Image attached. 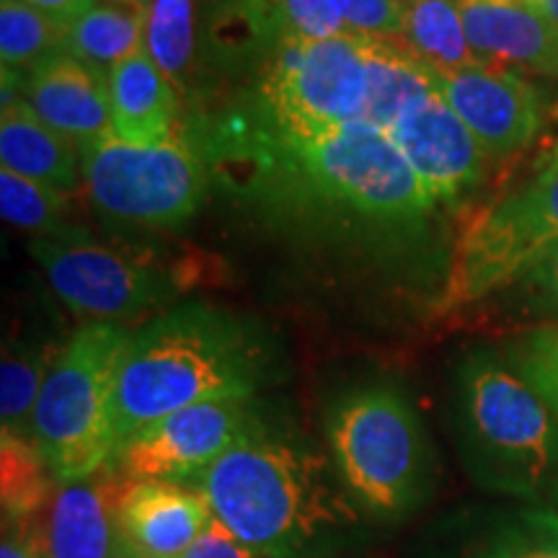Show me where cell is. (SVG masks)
<instances>
[{"instance_id":"1","label":"cell","mask_w":558,"mask_h":558,"mask_svg":"<svg viewBox=\"0 0 558 558\" xmlns=\"http://www.w3.org/2000/svg\"><path fill=\"white\" fill-rule=\"evenodd\" d=\"M194 140L213 179L295 235L383 254L409 251L424 241L437 209L388 132L369 122L300 137L235 101L202 122Z\"/></svg>"},{"instance_id":"2","label":"cell","mask_w":558,"mask_h":558,"mask_svg":"<svg viewBox=\"0 0 558 558\" xmlns=\"http://www.w3.org/2000/svg\"><path fill=\"white\" fill-rule=\"evenodd\" d=\"M190 486L264 558H320L360 525V509L329 460L267 427L235 442Z\"/></svg>"},{"instance_id":"3","label":"cell","mask_w":558,"mask_h":558,"mask_svg":"<svg viewBox=\"0 0 558 558\" xmlns=\"http://www.w3.org/2000/svg\"><path fill=\"white\" fill-rule=\"evenodd\" d=\"M271 352L254 326L190 303L132 333L117 393V450L158 418L194 403L254 399Z\"/></svg>"},{"instance_id":"4","label":"cell","mask_w":558,"mask_h":558,"mask_svg":"<svg viewBox=\"0 0 558 558\" xmlns=\"http://www.w3.org/2000/svg\"><path fill=\"white\" fill-rule=\"evenodd\" d=\"M132 333L128 326L86 324L47 375L34 445L60 484L94 476L117 456V393Z\"/></svg>"},{"instance_id":"5","label":"cell","mask_w":558,"mask_h":558,"mask_svg":"<svg viewBox=\"0 0 558 558\" xmlns=\"http://www.w3.org/2000/svg\"><path fill=\"white\" fill-rule=\"evenodd\" d=\"M458 414L469 463L486 486L533 494L558 469V418L546 401L492 354L458 369Z\"/></svg>"},{"instance_id":"6","label":"cell","mask_w":558,"mask_h":558,"mask_svg":"<svg viewBox=\"0 0 558 558\" xmlns=\"http://www.w3.org/2000/svg\"><path fill=\"white\" fill-rule=\"evenodd\" d=\"M341 484L360 505L401 514L422 499L427 437L416 411L396 388L373 386L341 396L326 418Z\"/></svg>"},{"instance_id":"7","label":"cell","mask_w":558,"mask_h":558,"mask_svg":"<svg viewBox=\"0 0 558 558\" xmlns=\"http://www.w3.org/2000/svg\"><path fill=\"white\" fill-rule=\"evenodd\" d=\"M558 248V166H546L520 190L478 207L460 226L439 313L478 303L518 284Z\"/></svg>"},{"instance_id":"8","label":"cell","mask_w":558,"mask_h":558,"mask_svg":"<svg viewBox=\"0 0 558 558\" xmlns=\"http://www.w3.org/2000/svg\"><path fill=\"white\" fill-rule=\"evenodd\" d=\"M367 94V37H288L262 62L259 78L239 104L271 128L316 137L365 122Z\"/></svg>"},{"instance_id":"9","label":"cell","mask_w":558,"mask_h":558,"mask_svg":"<svg viewBox=\"0 0 558 558\" xmlns=\"http://www.w3.org/2000/svg\"><path fill=\"white\" fill-rule=\"evenodd\" d=\"M83 181L104 218L148 230H177L205 205L207 158L194 135L130 145L114 135L81 145Z\"/></svg>"},{"instance_id":"10","label":"cell","mask_w":558,"mask_h":558,"mask_svg":"<svg viewBox=\"0 0 558 558\" xmlns=\"http://www.w3.org/2000/svg\"><path fill=\"white\" fill-rule=\"evenodd\" d=\"M29 251L62 303L88 324H132L184 290L153 256L101 246L86 230L70 239H34Z\"/></svg>"},{"instance_id":"11","label":"cell","mask_w":558,"mask_h":558,"mask_svg":"<svg viewBox=\"0 0 558 558\" xmlns=\"http://www.w3.org/2000/svg\"><path fill=\"white\" fill-rule=\"evenodd\" d=\"M264 427L251 399H226L194 403L158 418L132 435L111 463L137 481H179L192 484L220 456Z\"/></svg>"},{"instance_id":"12","label":"cell","mask_w":558,"mask_h":558,"mask_svg":"<svg viewBox=\"0 0 558 558\" xmlns=\"http://www.w3.org/2000/svg\"><path fill=\"white\" fill-rule=\"evenodd\" d=\"M388 137L437 205H456L486 177L488 156L437 86L416 96L396 117Z\"/></svg>"},{"instance_id":"13","label":"cell","mask_w":558,"mask_h":558,"mask_svg":"<svg viewBox=\"0 0 558 558\" xmlns=\"http://www.w3.org/2000/svg\"><path fill=\"white\" fill-rule=\"evenodd\" d=\"M432 78L488 158L512 156L538 135L541 96L518 70L476 65Z\"/></svg>"},{"instance_id":"14","label":"cell","mask_w":558,"mask_h":558,"mask_svg":"<svg viewBox=\"0 0 558 558\" xmlns=\"http://www.w3.org/2000/svg\"><path fill=\"white\" fill-rule=\"evenodd\" d=\"M458 9L484 65L558 78V26L533 0H458Z\"/></svg>"},{"instance_id":"15","label":"cell","mask_w":558,"mask_h":558,"mask_svg":"<svg viewBox=\"0 0 558 558\" xmlns=\"http://www.w3.org/2000/svg\"><path fill=\"white\" fill-rule=\"evenodd\" d=\"M21 99L78 145L111 137L107 73L65 50L21 73Z\"/></svg>"},{"instance_id":"16","label":"cell","mask_w":558,"mask_h":558,"mask_svg":"<svg viewBox=\"0 0 558 558\" xmlns=\"http://www.w3.org/2000/svg\"><path fill=\"white\" fill-rule=\"evenodd\" d=\"M132 486L114 463L94 476L60 484L45 509L52 558H111L120 538V505Z\"/></svg>"},{"instance_id":"17","label":"cell","mask_w":558,"mask_h":558,"mask_svg":"<svg viewBox=\"0 0 558 558\" xmlns=\"http://www.w3.org/2000/svg\"><path fill=\"white\" fill-rule=\"evenodd\" d=\"M213 518L197 488L179 481H137L120 505V538L140 558H179Z\"/></svg>"},{"instance_id":"18","label":"cell","mask_w":558,"mask_h":558,"mask_svg":"<svg viewBox=\"0 0 558 558\" xmlns=\"http://www.w3.org/2000/svg\"><path fill=\"white\" fill-rule=\"evenodd\" d=\"M111 135L130 145H158L177 135V86L150 54L137 50L107 73Z\"/></svg>"},{"instance_id":"19","label":"cell","mask_w":558,"mask_h":558,"mask_svg":"<svg viewBox=\"0 0 558 558\" xmlns=\"http://www.w3.org/2000/svg\"><path fill=\"white\" fill-rule=\"evenodd\" d=\"M0 163L65 194L83 179L81 145L50 128L24 99L0 111Z\"/></svg>"},{"instance_id":"20","label":"cell","mask_w":558,"mask_h":558,"mask_svg":"<svg viewBox=\"0 0 558 558\" xmlns=\"http://www.w3.org/2000/svg\"><path fill=\"white\" fill-rule=\"evenodd\" d=\"M148 0H90L68 24L65 52L109 73L145 47Z\"/></svg>"},{"instance_id":"21","label":"cell","mask_w":558,"mask_h":558,"mask_svg":"<svg viewBox=\"0 0 558 558\" xmlns=\"http://www.w3.org/2000/svg\"><path fill=\"white\" fill-rule=\"evenodd\" d=\"M399 41L432 73L484 65L465 34L458 0H407Z\"/></svg>"},{"instance_id":"22","label":"cell","mask_w":558,"mask_h":558,"mask_svg":"<svg viewBox=\"0 0 558 558\" xmlns=\"http://www.w3.org/2000/svg\"><path fill=\"white\" fill-rule=\"evenodd\" d=\"M60 349L54 344H34V341H9L3 347V362H0L3 432L34 442V411Z\"/></svg>"},{"instance_id":"23","label":"cell","mask_w":558,"mask_h":558,"mask_svg":"<svg viewBox=\"0 0 558 558\" xmlns=\"http://www.w3.org/2000/svg\"><path fill=\"white\" fill-rule=\"evenodd\" d=\"M60 481L32 439L0 432V505L3 522L34 520L50 507Z\"/></svg>"},{"instance_id":"24","label":"cell","mask_w":558,"mask_h":558,"mask_svg":"<svg viewBox=\"0 0 558 558\" xmlns=\"http://www.w3.org/2000/svg\"><path fill=\"white\" fill-rule=\"evenodd\" d=\"M70 21L34 9L24 0H0V60L13 73H29L65 50Z\"/></svg>"},{"instance_id":"25","label":"cell","mask_w":558,"mask_h":558,"mask_svg":"<svg viewBox=\"0 0 558 558\" xmlns=\"http://www.w3.org/2000/svg\"><path fill=\"white\" fill-rule=\"evenodd\" d=\"M197 3L199 0H150L145 47L150 60L166 78L181 88L190 78L197 47Z\"/></svg>"},{"instance_id":"26","label":"cell","mask_w":558,"mask_h":558,"mask_svg":"<svg viewBox=\"0 0 558 558\" xmlns=\"http://www.w3.org/2000/svg\"><path fill=\"white\" fill-rule=\"evenodd\" d=\"M68 194L21 177L0 166V213L3 218L37 239H70L83 233L65 222Z\"/></svg>"},{"instance_id":"27","label":"cell","mask_w":558,"mask_h":558,"mask_svg":"<svg viewBox=\"0 0 558 558\" xmlns=\"http://www.w3.org/2000/svg\"><path fill=\"white\" fill-rule=\"evenodd\" d=\"M514 362L527 386L546 401L558 418V326L527 333L514 352Z\"/></svg>"},{"instance_id":"28","label":"cell","mask_w":558,"mask_h":558,"mask_svg":"<svg viewBox=\"0 0 558 558\" xmlns=\"http://www.w3.org/2000/svg\"><path fill=\"white\" fill-rule=\"evenodd\" d=\"M476 558H558V512H533Z\"/></svg>"},{"instance_id":"29","label":"cell","mask_w":558,"mask_h":558,"mask_svg":"<svg viewBox=\"0 0 558 558\" xmlns=\"http://www.w3.org/2000/svg\"><path fill=\"white\" fill-rule=\"evenodd\" d=\"M295 39H329L347 34L333 0H267Z\"/></svg>"},{"instance_id":"30","label":"cell","mask_w":558,"mask_h":558,"mask_svg":"<svg viewBox=\"0 0 558 558\" xmlns=\"http://www.w3.org/2000/svg\"><path fill=\"white\" fill-rule=\"evenodd\" d=\"M347 34L369 39H399L403 0H333Z\"/></svg>"},{"instance_id":"31","label":"cell","mask_w":558,"mask_h":558,"mask_svg":"<svg viewBox=\"0 0 558 558\" xmlns=\"http://www.w3.org/2000/svg\"><path fill=\"white\" fill-rule=\"evenodd\" d=\"M179 558H264L254 548L235 538L218 518H209L199 538L192 543Z\"/></svg>"},{"instance_id":"32","label":"cell","mask_w":558,"mask_h":558,"mask_svg":"<svg viewBox=\"0 0 558 558\" xmlns=\"http://www.w3.org/2000/svg\"><path fill=\"white\" fill-rule=\"evenodd\" d=\"M41 518H45V512L34 520L3 522L0 558H52Z\"/></svg>"},{"instance_id":"33","label":"cell","mask_w":558,"mask_h":558,"mask_svg":"<svg viewBox=\"0 0 558 558\" xmlns=\"http://www.w3.org/2000/svg\"><path fill=\"white\" fill-rule=\"evenodd\" d=\"M518 288L522 290L527 305L546 313H558V248L538 267L530 269L518 282Z\"/></svg>"},{"instance_id":"34","label":"cell","mask_w":558,"mask_h":558,"mask_svg":"<svg viewBox=\"0 0 558 558\" xmlns=\"http://www.w3.org/2000/svg\"><path fill=\"white\" fill-rule=\"evenodd\" d=\"M24 3L50 13V16L60 21H73L83 9H86L90 0H24Z\"/></svg>"},{"instance_id":"35","label":"cell","mask_w":558,"mask_h":558,"mask_svg":"<svg viewBox=\"0 0 558 558\" xmlns=\"http://www.w3.org/2000/svg\"><path fill=\"white\" fill-rule=\"evenodd\" d=\"M533 3L558 26V0H533Z\"/></svg>"},{"instance_id":"36","label":"cell","mask_w":558,"mask_h":558,"mask_svg":"<svg viewBox=\"0 0 558 558\" xmlns=\"http://www.w3.org/2000/svg\"><path fill=\"white\" fill-rule=\"evenodd\" d=\"M111 558H140V556L122 538H117V546H114V550H111Z\"/></svg>"},{"instance_id":"37","label":"cell","mask_w":558,"mask_h":558,"mask_svg":"<svg viewBox=\"0 0 558 558\" xmlns=\"http://www.w3.org/2000/svg\"><path fill=\"white\" fill-rule=\"evenodd\" d=\"M546 166H558V143H556V148L550 150V158H548Z\"/></svg>"},{"instance_id":"38","label":"cell","mask_w":558,"mask_h":558,"mask_svg":"<svg viewBox=\"0 0 558 558\" xmlns=\"http://www.w3.org/2000/svg\"><path fill=\"white\" fill-rule=\"evenodd\" d=\"M556 501H558V486H556ZM556 512H558V509H556Z\"/></svg>"},{"instance_id":"39","label":"cell","mask_w":558,"mask_h":558,"mask_svg":"<svg viewBox=\"0 0 558 558\" xmlns=\"http://www.w3.org/2000/svg\"><path fill=\"white\" fill-rule=\"evenodd\" d=\"M403 3H407V0H403Z\"/></svg>"},{"instance_id":"40","label":"cell","mask_w":558,"mask_h":558,"mask_svg":"<svg viewBox=\"0 0 558 558\" xmlns=\"http://www.w3.org/2000/svg\"><path fill=\"white\" fill-rule=\"evenodd\" d=\"M148 3H150V0H148Z\"/></svg>"}]
</instances>
